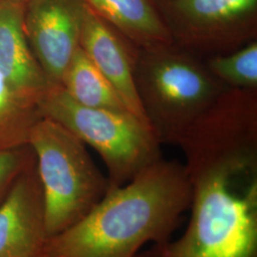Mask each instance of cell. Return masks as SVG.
Here are the masks:
<instances>
[{"instance_id": "obj_1", "label": "cell", "mask_w": 257, "mask_h": 257, "mask_svg": "<svg viewBox=\"0 0 257 257\" xmlns=\"http://www.w3.org/2000/svg\"><path fill=\"white\" fill-rule=\"evenodd\" d=\"M191 202L185 166L162 157L110 189L74 226L48 237L40 257H137L147 243L173 239Z\"/></svg>"}, {"instance_id": "obj_2", "label": "cell", "mask_w": 257, "mask_h": 257, "mask_svg": "<svg viewBox=\"0 0 257 257\" xmlns=\"http://www.w3.org/2000/svg\"><path fill=\"white\" fill-rule=\"evenodd\" d=\"M187 174L192 202L183 234L137 257H257V158L222 160Z\"/></svg>"}, {"instance_id": "obj_3", "label": "cell", "mask_w": 257, "mask_h": 257, "mask_svg": "<svg viewBox=\"0 0 257 257\" xmlns=\"http://www.w3.org/2000/svg\"><path fill=\"white\" fill-rule=\"evenodd\" d=\"M138 97L161 145H175L227 88L204 60L174 44L141 49L135 71Z\"/></svg>"}, {"instance_id": "obj_4", "label": "cell", "mask_w": 257, "mask_h": 257, "mask_svg": "<svg viewBox=\"0 0 257 257\" xmlns=\"http://www.w3.org/2000/svg\"><path fill=\"white\" fill-rule=\"evenodd\" d=\"M27 143L36 156L51 237L84 218L104 198L110 184L82 141L53 120H36Z\"/></svg>"}, {"instance_id": "obj_5", "label": "cell", "mask_w": 257, "mask_h": 257, "mask_svg": "<svg viewBox=\"0 0 257 257\" xmlns=\"http://www.w3.org/2000/svg\"><path fill=\"white\" fill-rule=\"evenodd\" d=\"M37 105L42 117L58 123L97 152L106 166L110 189L128 183L163 157L154 131L128 111L85 107L60 85H50Z\"/></svg>"}, {"instance_id": "obj_6", "label": "cell", "mask_w": 257, "mask_h": 257, "mask_svg": "<svg viewBox=\"0 0 257 257\" xmlns=\"http://www.w3.org/2000/svg\"><path fill=\"white\" fill-rule=\"evenodd\" d=\"M173 44L205 59L257 40V0H155Z\"/></svg>"}, {"instance_id": "obj_7", "label": "cell", "mask_w": 257, "mask_h": 257, "mask_svg": "<svg viewBox=\"0 0 257 257\" xmlns=\"http://www.w3.org/2000/svg\"><path fill=\"white\" fill-rule=\"evenodd\" d=\"M177 146L186 169L257 155V89L227 88L184 134Z\"/></svg>"}, {"instance_id": "obj_8", "label": "cell", "mask_w": 257, "mask_h": 257, "mask_svg": "<svg viewBox=\"0 0 257 257\" xmlns=\"http://www.w3.org/2000/svg\"><path fill=\"white\" fill-rule=\"evenodd\" d=\"M24 13L30 47L50 85H60L80 46L86 6L82 0H31Z\"/></svg>"}, {"instance_id": "obj_9", "label": "cell", "mask_w": 257, "mask_h": 257, "mask_svg": "<svg viewBox=\"0 0 257 257\" xmlns=\"http://www.w3.org/2000/svg\"><path fill=\"white\" fill-rule=\"evenodd\" d=\"M47 238L35 156L0 202V257H40Z\"/></svg>"}, {"instance_id": "obj_10", "label": "cell", "mask_w": 257, "mask_h": 257, "mask_svg": "<svg viewBox=\"0 0 257 257\" xmlns=\"http://www.w3.org/2000/svg\"><path fill=\"white\" fill-rule=\"evenodd\" d=\"M80 47L111 84L128 111L149 125L135 81V71L140 48L87 6L83 20Z\"/></svg>"}, {"instance_id": "obj_11", "label": "cell", "mask_w": 257, "mask_h": 257, "mask_svg": "<svg viewBox=\"0 0 257 257\" xmlns=\"http://www.w3.org/2000/svg\"><path fill=\"white\" fill-rule=\"evenodd\" d=\"M0 73L23 100L37 104L50 84L31 51L19 3L0 0Z\"/></svg>"}, {"instance_id": "obj_12", "label": "cell", "mask_w": 257, "mask_h": 257, "mask_svg": "<svg viewBox=\"0 0 257 257\" xmlns=\"http://www.w3.org/2000/svg\"><path fill=\"white\" fill-rule=\"evenodd\" d=\"M82 2L141 49L173 44L155 0H82Z\"/></svg>"}, {"instance_id": "obj_13", "label": "cell", "mask_w": 257, "mask_h": 257, "mask_svg": "<svg viewBox=\"0 0 257 257\" xmlns=\"http://www.w3.org/2000/svg\"><path fill=\"white\" fill-rule=\"evenodd\" d=\"M60 86L73 100L85 107L128 111L111 84L80 46L74 53Z\"/></svg>"}, {"instance_id": "obj_14", "label": "cell", "mask_w": 257, "mask_h": 257, "mask_svg": "<svg viewBox=\"0 0 257 257\" xmlns=\"http://www.w3.org/2000/svg\"><path fill=\"white\" fill-rule=\"evenodd\" d=\"M210 74L230 89H257V40L227 55L203 59Z\"/></svg>"}, {"instance_id": "obj_15", "label": "cell", "mask_w": 257, "mask_h": 257, "mask_svg": "<svg viewBox=\"0 0 257 257\" xmlns=\"http://www.w3.org/2000/svg\"><path fill=\"white\" fill-rule=\"evenodd\" d=\"M19 97L8 80L0 73V149H13L28 145L27 138L11 125L8 118L15 112Z\"/></svg>"}, {"instance_id": "obj_16", "label": "cell", "mask_w": 257, "mask_h": 257, "mask_svg": "<svg viewBox=\"0 0 257 257\" xmlns=\"http://www.w3.org/2000/svg\"><path fill=\"white\" fill-rule=\"evenodd\" d=\"M34 159V152L29 145L25 149H0V202L9 193L20 174Z\"/></svg>"}, {"instance_id": "obj_17", "label": "cell", "mask_w": 257, "mask_h": 257, "mask_svg": "<svg viewBox=\"0 0 257 257\" xmlns=\"http://www.w3.org/2000/svg\"><path fill=\"white\" fill-rule=\"evenodd\" d=\"M6 1L13 2V3H19V4H21V3H23V2H29V1H31V0H6Z\"/></svg>"}]
</instances>
